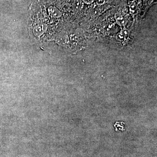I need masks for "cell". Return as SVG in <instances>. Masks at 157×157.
Segmentation results:
<instances>
[{"label": "cell", "instance_id": "6da1fadb", "mask_svg": "<svg viewBox=\"0 0 157 157\" xmlns=\"http://www.w3.org/2000/svg\"><path fill=\"white\" fill-rule=\"evenodd\" d=\"M57 42L60 45L63 46L68 45L69 42V39L67 34L64 33L60 35L58 38Z\"/></svg>", "mask_w": 157, "mask_h": 157}, {"label": "cell", "instance_id": "7a4b0ae2", "mask_svg": "<svg viewBox=\"0 0 157 157\" xmlns=\"http://www.w3.org/2000/svg\"><path fill=\"white\" fill-rule=\"evenodd\" d=\"M115 18L117 23L120 26H124L127 23V21L120 13H117L115 14Z\"/></svg>", "mask_w": 157, "mask_h": 157}, {"label": "cell", "instance_id": "3957f363", "mask_svg": "<svg viewBox=\"0 0 157 157\" xmlns=\"http://www.w3.org/2000/svg\"><path fill=\"white\" fill-rule=\"evenodd\" d=\"M114 127H115L116 131H121L124 132L125 130L124 123L122 121L116 122L114 124Z\"/></svg>", "mask_w": 157, "mask_h": 157}, {"label": "cell", "instance_id": "277c9868", "mask_svg": "<svg viewBox=\"0 0 157 157\" xmlns=\"http://www.w3.org/2000/svg\"><path fill=\"white\" fill-rule=\"evenodd\" d=\"M121 34L122 35L124 38L128 39V38L129 36H130V31L128 29H124L121 31Z\"/></svg>", "mask_w": 157, "mask_h": 157}, {"label": "cell", "instance_id": "5b68a950", "mask_svg": "<svg viewBox=\"0 0 157 157\" xmlns=\"http://www.w3.org/2000/svg\"><path fill=\"white\" fill-rule=\"evenodd\" d=\"M82 1H83V2H84V3H85L86 4L89 5V4H92V3L94 2V0H82Z\"/></svg>", "mask_w": 157, "mask_h": 157}, {"label": "cell", "instance_id": "8992f818", "mask_svg": "<svg viewBox=\"0 0 157 157\" xmlns=\"http://www.w3.org/2000/svg\"><path fill=\"white\" fill-rule=\"evenodd\" d=\"M123 36L122 35L121 33L118 34L117 36V39L118 40H119V39H123Z\"/></svg>", "mask_w": 157, "mask_h": 157}]
</instances>
